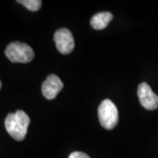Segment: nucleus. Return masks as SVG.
Returning <instances> with one entry per match:
<instances>
[{
  "instance_id": "f257e3e1",
  "label": "nucleus",
  "mask_w": 158,
  "mask_h": 158,
  "mask_svg": "<svg viewBox=\"0 0 158 158\" xmlns=\"http://www.w3.org/2000/svg\"><path fill=\"white\" fill-rule=\"evenodd\" d=\"M30 118L24 111L18 110L15 113H9L5 120L6 131L16 141H22L27 133Z\"/></svg>"
},
{
  "instance_id": "f03ea898",
  "label": "nucleus",
  "mask_w": 158,
  "mask_h": 158,
  "mask_svg": "<svg viewBox=\"0 0 158 158\" xmlns=\"http://www.w3.org/2000/svg\"><path fill=\"white\" fill-rule=\"evenodd\" d=\"M6 56L11 62L27 63L32 62L34 58V52L33 48L27 44L14 41L7 46Z\"/></svg>"
},
{
  "instance_id": "7ed1b4c3",
  "label": "nucleus",
  "mask_w": 158,
  "mask_h": 158,
  "mask_svg": "<svg viewBox=\"0 0 158 158\" xmlns=\"http://www.w3.org/2000/svg\"><path fill=\"white\" fill-rule=\"evenodd\" d=\"M99 123L104 128L111 130L116 127L118 121V113L116 106L110 99H105L98 110Z\"/></svg>"
},
{
  "instance_id": "20e7f679",
  "label": "nucleus",
  "mask_w": 158,
  "mask_h": 158,
  "mask_svg": "<svg viewBox=\"0 0 158 158\" xmlns=\"http://www.w3.org/2000/svg\"><path fill=\"white\" fill-rule=\"evenodd\" d=\"M57 50L62 55H68L73 51L75 48L73 35L71 32L66 28L58 29L54 35Z\"/></svg>"
},
{
  "instance_id": "39448f33",
  "label": "nucleus",
  "mask_w": 158,
  "mask_h": 158,
  "mask_svg": "<svg viewBox=\"0 0 158 158\" xmlns=\"http://www.w3.org/2000/svg\"><path fill=\"white\" fill-rule=\"evenodd\" d=\"M137 94L141 105L147 110H155L158 107V96L147 83H141L138 86Z\"/></svg>"
},
{
  "instance_id": "423d86ee",
  "label": "nucleus",
  "mask_w": 158,
  "mask_h": 158,
  "mask_svg": "<svg viewBox=\"0 0 158 158\" xmlns=\"http://www.w3.org/2000/svg\"><path fill=\"white\" fill-rule=\"evenodd\" d=\"M63 88V84L56 75H49L41 85V91L47 99H54Z\"/></svg>"
},
{
  "instance_id": "0eeeda50",
  "label": "nucleus",
  "mask_w": 158,
  "mask_h": 158,
  "mask_svg": "<svg viewBox=\"0 0 158 158\" xmlns=\"http://www.w3.org/2000/svg\"><path fill=\"white\" fill-rule=\"evenodd\" d=\"M113 18V15L109 11L98 12L91 18L90 26L96 30H102L107 27Z\"/></svg>"
},
{
  "instance_id": "6e6552de",
  "label": "nucleus",
  "mask_w": 158,
  "mask_h": 158,
  "mask_svg": "<svg viewBox=\"0 0 158 158\" xmlns=\"http://www.w3.org/2000/svg\"><path fill=\"white\" fill-rule=\"evenodd\" d=\"M18 3L22 4L29 11H36L41 7L42 2L40 0H19Z\"/></svg>"
},
{
  "instance_id": "1a4fd4ad",
  "label": "nucleus",
  "mask_w": 158,
  "mask_h": 158,
  "mask_svg": "<svg viewBox=\"0 0 158 158\" xmlns=\"http://www.w3.org/2000/svg\"><path fill=\"white\" fill-rule=\"evenodd\" d=\"M69 158H90L87 154L84 152H80V151H76V152L71 153L69 155Z\"/></svg>"
}]
</instances>
